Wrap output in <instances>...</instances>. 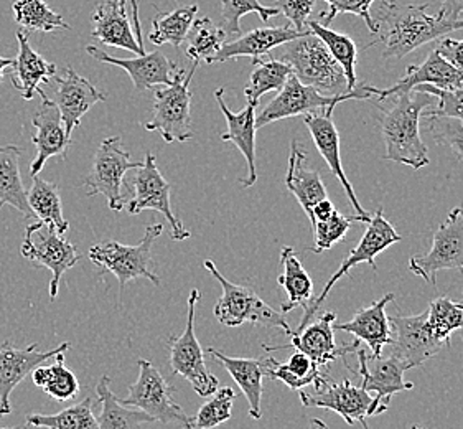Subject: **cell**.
<instances>
[{
  "mask_svg": "<svg viewBox=\"0 0 463 429\" xmlns=\"http://www.w3.org/2000/svg\"><path fill=\"white\" fill-rule=\"evenodd\" d=\"M429 4L401 5L392 0H383L376 10L378 40L384 58L401 60L417 48L442 38L455 30H462L463 19L447 20L427 14Z\"/></svg>",
  "mask_w": 463,
  "mask_h": 429,
  "instance_id": "6da1fadb",
  "label": "cell"
},
{
  "mask_svg": "<svg viewBox=\"0 0 463 429\" xmlns=\"http://www.w3.org/2000/svg\"><path fill=\"white\" fill-rule=\"evenodd\" d=\"M286 48L279 60L292 66L294 75L308 86H314L320 93L328 96H345L346 100L371 101L378 98L380 88L368 84H356L350 91L348 81L340 63L335 60L330 50L320 38L308 32L300 37L284 43Z\"/></svg>",
  "mask_w": 463,
  "mask_h": 429,
  "instance_id": "7a4b0ae2",
  "label": "cell"
},
{
  "mask_svg": "<svg viewBox=\"0 0 463 429\" xmlns=\"http://www.w3.org/2000/svg\"><path fill=\"white\" fill-rule=\"evenodd\" d=\"M391 98H394L391 108L380 106L381 134L386 144L383 159L404 164L414 170L426 167L429 154L420 138V118L434 104L436 96L412 90Z\"/></svg>",
  "mask_w": 463,
  "mask_h": 429,
  "instance_id": "3957f363",
  "label": "cell"
},
{
  "mask_svg": "<svg viewBox=\"0 0 463 429\" xmlns=\"http://www.w3.org/2000/svg\"><path fill=\"white\" fill-rule=\"evenodd\" d=\"M203 266L222 284V296L214 306V318L218 319L220 324L226 327H240L242 324L276 327L284 334L292 336L294 330L288 326L284 312L270 308L250 288L226 280L212 260H206Z\"/></svg>",
  "mask_w": 463,
  "mask_h": 429,
  "instance_id": "277c9868",
  "label": "cell"
},
{
  "mask_svg": "<svg viewBox=\"0 0 463 429\" xmlns=\"http://www.w3.org/2000/svg\"><path fill=\"white\" fill-rule=\"evenodd\" d=\"M164 232V224H148L144 238L137 244L129 246L114 240L98 243L88 252L90 262L96 264L101 272H111L118 281L121 291L132 280L152 281L160 286V278L152 270V246Z\"/></svg>",
  "mask_w": 463,
  "mask_h": 429,
  "instance_id": "5b68a950",
  "label": "cell"
},
{
  "mask_svg": "<svg viewBox=\"0 0 463 429\" xmlns=\"http://www.w3.org/2000/svg\"><path fill=\"white\" fill-rule=\"evenodd\" d=\"M200 62H194L190 72L180 68L174 83L167 88L156 90V103L152 119L144 122V129L158 132L165 142H188L194 139L192 128V91L190 83L194 80Z\"/></svg>",
  "mask_w": 463,
  "mask_h": 429,
  "instance_id": "8992f818",
  "label": "cell"
},
{
  "mask_svg": "<svg viewBox=\"0 0 463 429\" xmlns=\"http://www.w3.org/2000/svg\"><path fill=\"white\" fill-rule=\"evenodd\" d=\"M137 364L139 377L128 388V396L119 398L122 405L139 408L158 423L192 429V418L174 400L175 386L146 358H140Z\"/></svg>",
  "mask_w": 463,
  "mask_h": 429,
  "instance_id": "52a82bcc",
  "label": "cell"
},
{
  "mask_svg": "<svg viewBox=\"0 0 463 429\" xmlns=\"http://www.w3.org/2000/svg\"><path fill=\"white\" fill-rule=\"evenodd\" d=\"M200 300V291L194 288L188 298L185 330L180 336L168 338L170 367L174 375L184 377L194 386L196 395L212 396L220 388V380L214 377L204 364L203 348L195 334V310Z\"/></svg>",
  "mask_w": 463,
  "mask_h": 429,
  "instance_id": "ba28073f",
  "label": "cell"
},
{
  "mask_svg": "<svg viewBox=\"0 0 463 429\" xmlns=\"http://www.w3.org/2000/svg\"><path fill=\"white\" fill-rule=\"evenodd\" d=\"M402 242V236L396 232V228L386 220L384 216V210L378 208V212L371 216L370 222H368V228L362 236L360 243L353 248L350 254L345 258V262H342V266L338 270L335 271L334 276L330 280L326 281L324 291L318 294V298L312 299V302L307 306L304 310V316L300 319V324L298 329L306 327L314 316L317 314V310L320 309V306L324 304L330 291L334 290L335 284L338 281L342 280L343 276H346L352 268L358 266V264H370L373 270H378L374 258L380 254V253L388 250L392 244ZM297 329V330H298Z\"/></svg>",
  "mask_w": 463,
  "mask_h": 429,
  "instance_id": "9c48e42d",
  "label": "cell"
},
{
  "mask_svg": "<svg viewBox=\"0 0 463 429\" xmlns=\"http://www.w3.org/2000/svg\"><path fill=\"white\" fill-rule=\"evenodd\" d=\"M132 186L134 196L126 202L124 210L129 214H139L146 210H156L167 218L170 226V238L174 242H185L192 234L186 230L182 220L176 218L170 204V184L160 174L157 160L152 152L146 154V159L136 168V174L126 187Z\"/></svg>",
  "mask_w": 463,
  "mask_h": 429,
  "instance_id": "30bf717a",
  "label": "cell"
},
{
  "mask_svg": "<svg viewBox=\"0 0 463 429\" xmlns=\"http://www.w3.org/2000/svg\"><path fill=\"white\" fill-rule=\"evenodd\" d=\"M22 256L28 262H35L52 271L50 281V298H58L60 282L66 271L71 270L74 264L83 260V254L78 252L76 244L68 242L63 234H56L42 222L28 224L24 242L20 246Z\"/></svg>",
  "mask_w": 463,
  "mask_h": 429,
  "instance_id": "8fae6325",
  "label": "cell"
},
{
  "mask_svg": "<svg viewBox=\"0 0 463 429\" xmlns=\"http://www.w3.org/2000/svg\"><path fill=\"white\" fill-rule=\"evenodd\" d=\"M142 162H134L130 154L122 146L121 136L108 138L101 142L99 149L94 154L93 166L84 180V186L90 188L88 195L106 196L108 205L114 212H122L126 206L124 176L139 167Z\"/></svg>",
  "mask_w": 463,
  "mask_h": 429,
  "instance_id": "7c38bea8",
  "label": "cell"
},
{
  "mask_svg": "<svg viewBox=\"0 0 463 429\" xmlns=\"http://www.w3.org/2000/svg\"><path fill=\"white\" fill-rule=\"evenodd\" d=\"M463 271V208L450 210L444 224L434 232L432 246L426 254H416L409 262V271L437 286V272Z\"/></svg>",
  "mask_w": 463,
  "mask_h": 429,
  "instance_id": "4fadbf2b",
  "label": "cell"
},
{
  "mask_svg": "<svg viewBox=\"0 0 463 429\" xmlns=\"http://www.w3.org/2000/svg\"><path fill=\"white\" fill-rule=\"evenodd\" d=\"M356 355L360 364L358 374L362 375V388L368 393H374L368 418L388 411L391 398L396 393L409 392L414 388L412 383L404 380V372L408 367L396 355L374 357L366 354L362 348L356 350Z\"/></svg>",
  "mask_w": 463,
  "mask_h": 429,
  "instance_id": "5bb4252c",
  "label": "cell"
},
{
  "mask_svg": "<svg viewBox=\"0 0 463 429\" xmlns=\"http://www.w3.org/2000/svg\"><path fill=\"white\" fill-rule=\"evenodd\" d=\"M314 390L304 392L300 390V402L306 408H324L335 411L346 421V424L360 423L363 426L368 418L373 396L371 393L363 390L362 385L356 386L350 380L335 383L322 374L316 382L312 383Z\"/></svg>",
  "mask_w": 463,
  "mask_h": 429,
  "instance_id": "9a60e30c",
  "label": "cell"
},
{
  "mask_svg": "<svg viewBox=\"0 0 463 429\" xmlns=\"http://www.w3.org/2000/svg\"><path fill=\"white\" fill-rule=\"evenodd\" d=\"M348 101L345 96H328L320 93L314 86L304 84L294 73L288 76L286 84L278 91V96L269 101L268 106L256 114V128L260 129L272 122L288 119L296 116H306L308 112H334L336 104Z\"/></svg>",
  "mask_w": 463,
  "mask_h": 429,
  "instance_id": "2e32d148",
  "label": "cell"
},
{
  "mask_svg": "<svg viewBox=\"0 0 463 429\" xmlns=\"http://www.w3.org/2000/svg\"><path fill=\"white\" fill-rule=\"evenodd\" d=\"M390 322L392 355H396L408 370L426 364L429 358L447 347L434 336L427 320V310L417 316H394L390 318Z\"/></svg>",
  "mask_w": 463,
  "mask_h": 429,
  "instance_id": "e0dca14e",
  "label": "cell"
},
{
  "mask_svg": "<svg viewBox=\"0 0 463 429\" xmlns=\"http://www.w3.org/2000/svg\"><path fill=\"white\" fill-rule=\"evenodd\" d=\"M55 91L53 98H48L55 104L65 122L66 134L71 138L74 129L80 128L84 114L96 103L108 100L106 93L99 91L88 78L78 75L73 68H66L63 75L53 76Z\"/></svg>",
  "mask_w": 463,
  "mask_h": 429,
  "instance_id": "ac0fdd59",
  "label": "cell"
},
{
  "mask_svg": "<svg viewBox=\"0 0 463 429\" xmlns=\"http://www.w3.org/2000/svg\"><path fill=\"white\" fill-rule=\"evenodd\" d=\"M70 347L71 344L65 342L48 352H42L38 350V344H32L27 348H15L10 342L0 346V418H5L12 413L10 396L17 385L24 382L35 367L45 364L55 355L65 354Z\"/></svg>",
  "mask_w": 463,
  "mask_h": 429,
  "instance_id": "d6986e66",
  "label": "cell"
},
{
  "mask_svg": "<svg viewBox=\"0 0 463 429\" xmlns=\"http://www.w3.org/2000/svg\"><path fill=\"white\" fill-rule=\"evenodd\" d=\"M42 98V104L32 118V124L35 128V134L32 138L33 146L37 148V156L30 164V176H38L43 166L52 157H63L66 159V150L71 144V138L66 134L65 122L55 104L48 100L40 88L38 93Z\"/></svg>",
  "mask_w": 463,
  "mask_h": 429,
  "instance_id": "ffe728a7",
  "label": "cell"
},
{
  "mask_svg": "<svg viewBox=\"0 0 463 429\" xmlns=\"http://www.w3.org/2000/svg\"><path fill=\"white\" fill-rule=\"evenodd\" d=\"M336 314L326 310L316 322H308L306 327L292 332L290 346L298 352L308 355L318 367H328L335 360L343 358L348 354H356L360 348V340L354 338L352 344L338 347L335 342L334 324Z\"/></svg>",
  "mask_w": 463,
  "mask_h": 429,
  "instance_id": "44dd1931",
  "label": "cell"
},
{
  "mask_svg": "<svg viewBox=\"0 0 463 429\" xmlns=\"http://www.w3.org/2000/svg\"><path fill=\"white\" fill-rule=\"evenodd\" d=\"M86 52L93 56L94 60L108 63V65L119 66L124 72H128L134 86L139 91L154 90L156 86H168L174 83L176 73L180 72V66L168 60L162 52H152L144 53L137 58H114L106 53L104 50L94 45H88Z\"/></svg>",
  "mask_w": 463,
  "mask_h": 429,
  "instance_id": "7402d4cb",
  "label": "cell"
},
{
  "mask_svg": "<svg viewBox=\"0 0 463 429\" xmlns=\"http://www.w3.org/2000/svg\"><path fill=\"white\" fill-rule=\"evenodd\" d=\"M214 98L226 118L228 131L222 132L220 139L222 142H232L248 162V176L241 178V186L250 188L258 182V167H256V108L258 104L246 103L240 112H232L224 103V88L214 91Z\"/></svg>",
  "mask_w": 463,
  "mask_h": 429,
  "instance_id": "603a6c76",
  "label": "cell"
},
{
  "mask_svg": "<svg viewBox=\"0 0 463 429\" xmlns=\"http://www.w3.org/2000/svg\"><path fill=\"white\" fill-rule=\"evenodd\" d=\"M98 42L106 47L121 48L136 55L147 53L140 48L128 12V0H104L98 4L93 15V32Z\"/></svg>",
  "mask_w": 463,
  "mask_h": 429,
  "instance_id": "cb8c5ba5",
  "label": "cell"
},
{
  "mask_svg": "<svg viewBox=\"0 0 463 429\" xmlns=\"http://www.w3.org/2000/svg\"><path fill=\"white\" fill-rule=\"evenodd\" d=\"M306 124L317 149L322 154L326 166L334 172L335 177L340 180L343 190H345L346 196L350 198L356 214L370 216V214L363 208L360 200L356 198L353 186L346 177V174H345L342 152H340V134H338V129L335 126L334 114L330 111H322V114H310L308 112V114H306Z\"/></svg>",
  "mask_w": 463,
  "mask_h": 429,
  "instance_id": "d4e9b609",
  "label": "cell"
},
{
  "mask_svg": "<svg viewBox=\"0 0 463 429\" xmlns=\"http://www.w3.org/2000/svg\"><path fill=\"white\" fill-rule=\"evenodd\" d=\"M394 300V294H386L380 300L373 302L368 308L354 312L352 320L345 324H334L335 330L352 334L360 342L370 347L371 355L380 357L383 348L392 342V327L386 316V306Z\"/></svg>",
  "mask_w": 463,
  "mask_h": 429,
  "instance_id": "484cf974",
  "label": "cell"
},
{
  "mask_svg": "<svg viewBox=\"0 0 463 429\" xmlns=\"http://www.w3.org/2000/svg\"><path fill=\"white\" fill-rule=\"evenodd\" d=\"M420 84H430L436 88L462 86L463 70L455 68L437 50H434L420 65L408 66L406 75L402 76L398 83L392 84L386 90H380L378 100L384 101L394 94L408 93Z\"/></svg>",
  "mask_w": 463,
  "mask_h": 429,
  "instance_id": "4316f807",
  "label": "cell"
},
{
  "mask_svg": "<svg viewBox=\"0 0 463 429\" xmlns=\"http://www.w3.org/2000/svg\"><path fill=\"white\" fill-rule=\"evenodd\" d=\"M19 53L14 58L12 65V84L20 91L25 101L33 100L42 84H48L56 75L55 63H50L28 42L27 30L17 32Z\"/></svg>",
  "mask_w": 463,
  "mask_h": 429,
  "instance_id": "83f0119b",
  "label": "cell"
},
{
  "mask_svg": "<svg viewBox=\"0 0 463 429\" xmlns=\"http://www.w3.org/2000/svg\"><path fill=\"white\" fill-rule=\"evenodd\" d=\"M298 32L292 25H284V27H262L254 28L241 37L222 43L220 52L213 56L212 63H224L228 60H236L241 56H250V58H262L269 55L274 48L282 47L294 38L300 37L307 33Z\"/></svg>",
  "mask_w": 463,
  "mask_h": 429,
  "instance_id": "f1b7e54d",
  "label": "cell"
},
{
  "mask_svg": "<svg viewBox=\"0 0 463 429\" xmlns=\"http://www.w3.org/2000/svg\"><path fill=\"white\" fill-rule=\"evenodd\" d=\"M306 150L300 149L298 142L292 140L290 156H288L286 187L296 195L300 206L304 208L308 220L312 218V208L326 198V188L318 170H312L306 166Z\"/></svg>",
  "mask_w": 463,
  "mask_h": 429,
  "instance_id": "f546056e",
  "label": "cell"
},
{
  "mask_svg": "<svg viewBox=\"0 0 463 429\" xmlns=\"http://www.w3.org/2000/svg\"><path fill=\"white\" fill-rule=\"evenodd\" d=\"M208 352L226 368L232 380L238 383L250 405V416L260 420L262 410V382H264V358H238L222 354L216 348H208Z\"/></svg>",
  "mask_w": 463,
  "mask_h": 429,
  "instance_id": "4dcf8cb0",
  "label": "cell"
},
{
  "mask_svg": "<svg viewBox=\"0 0 463 429\" xmlns=\"http://www.w3.org/2000/svg\"><path fill=\"white\" fill-rule=\"evenodd\" d=\"M22 152L24 150L14 144L0 148V210L5 205L14 206L24 216L35 218L28 205L27 190L20 176Z\"/></svg>",
  "mask_w": 463,
  "mask_h": 429,
  "instance_id": "1f68e13d",
  "label": "cell"
},
{
  "mask_svg": "<svg viewBox=\"0 0 463 429\" xmlns=\"http://www.w3.org/2000/svg\"><path fill=\"white\" fill-rule=\"evenodd\" d=\"M280 264L282 274L278 278L279 286L288 292V300L280 306V312L288 314L296 308L306 309L314 299V282L304 270L294 248H282Z\"/></svg>",
  "mask_w": 463,
  "mask_h": 429,
  "instance_id": "d6a6232c",
  "label": "cell"
},
{
  "mask_svg": "<svg viewBox=\"0 0 463 429\" xmlns=\"http://www.w3.org/2000/svg\"><path fill=\"white\" fill-rule=\"evenodd\" d=\"M96 393L101 403V415L96 418L99 429H134L156 421L139 408L132 410V406L122 405L121 400L112 393L111 378L108 375H102L101 380L96 385Z\"/></svg>",
  "mask_w": 463,
  "mask_h": 429,
  "instance_id": "836d02e7",
  "label": "cell"
},
{
  "mask_svg": "<svg viewBox=\"0 0 463 429\" xmlns=\"http://www.w3.org/2000/svg\"><path fill=\"white\" fill-rule=\"evenodd\" d=\"M27 200L33 216L40 218L42 224L53 228L60 234H65L70 230V224L63 216L61 198L55 184L33 176L32 187L27 192Z\"/></svg>",
  "mask_w": 463,
  "mask_h": 429,
  "instance_id": "e575fe53",
  "label": "cell"
},
{
  "mask_svg": "<svg viewBox=\"0 0 463 429\" xmlns=\"http://www.w3.org/2000/svg\"><path fill=\"white\" fill-rule=\"evenodd\" d=\"M252 73L250 76V81L244 88V96L248 103L258 104L260 106V98L270 91H279L288 76L292 75V66L278 60V58H254L252 60Z\"/></svg>",
  "mask_w": 463,
  "mask_h": 429,
  "instance_id": "d590c367",
  "label": "cell"
},
{
  "mask_svg": "<svg viewBox=\"0 0 463 429\" xmlns=\"http://www.w3.org/2000/svg\"><path fill=\"white\" fill-rule=\"evenodd\" d=\"M198 14V5H186L178 7L172 12H160L152 20V28L148 32V40L154 45L170 43L172 47L180 50L185 42L186 33L192 27L194 20Z\"/></svg>",
  "mask_w": 463,
  "mask_h": 429,
  "instance_id": "8d00e7d4",
  "label": "cell"
},
{
  "mask_svg": "<svg viewBox=\"0 0 463 429\" xmlns=\"http://www.w3.org/2000/svg\"><path fill=\"white\" fill-rule=\"evenodd\" d=\"M25 426L28 428L52 429H98L94 416V400L86 396L81 402L74 403L55 415H27Z\"/></svg>",
  "mask_w": 463,
  "mask_h": 429,
  "instance_id": "74e56055",
  "label": "cell"
},
{
  "mask_svg": "<svg viewBox=\"0 0 463 429\" xmlns=\"http://www.w3.org/2000/svg\"><path fill=\"white\" fill-rule=\"evenodd\" d=\"M307 28L324 42L330 53L334 55L335 60L340 63L345 72L346 81H348V90L353 91L358 84L356 80V58H358V50L352 38L343 35L340 32H335L330 27H325L318 20H308Z\"/></svg>",
  "mask_w": 463,
  "mask_h": 429,
  "instance_id": "f35d334b",
  "label": "cell"
},
{
  "mask_svg": "<svg viewBox=\"0 0 463 429\" xmlns=\"http://www.w3.org/2000/svg\"><path fill=\"white\" fill-rule=\"evenodd\" d=\"M226 33L220 25H216L213 20L204 19L194 20L192 27L186 33L185 53L192 62H206L212 65L213 56L220 52Z\"/></svg>",
  "mask_w": 463,
  "mask_h": 429,
  "instance_id": "ab89813d",
  "label": "cell"
},
{
  "mask_svg": "<svg viewBox=\"0 0 463 429\" xmlns=\"http://www.w3.org/2000/svg\"><path fill=\"white\" fill-rule=\"evenodd\" d=\"M14 17L24 30H37L43 33H53L55 30H70L60 14L50 9L45 0H17L14 5Z\"/></svg>",
  "mask_w": 463,
  "mask_h": 429,
  "instance_id": "60d3db41",
  "label": "cell"
},
{
  "mask_svg": "<svg viewBox=\"0 0 463 429\" xmlns=\"http://www.w3.org/2000/svg\"><path fill=\"white\" fill-rule=\"evenodd\" d=\"M427 320L434 336L450 347V336L463 327V304L449 298L434 299L427 309Z\"/></svg>",
  "mask_w": 463,
  "mask_h": 429,
  "instance_id": "b9f144b4",
  "label": "cell"
},
{
  "mask_svg": "<svg viewBox=\"0 0 463 429\" xmlns=\"http://www.w3.org/2000/svg\"><path fill=\"white\" fill-rule=\"evenodd\" d=\"M236 400V392L230 386L218 388L212 398L198 410L195 418H192V429H210L220 426L232 420V402Z\"/></svg>",
  "mask_w": 463,
  "mask_h": 429,
  "instance_id": "7bdbcfd3",
  "label": "cell"
},
{
  "mask_svg": "<svg viewBox=\"0 0 463 429\" xmlns=\"http://www.w3.org/2000/svg\"><path fill=\"white\" fill-rule=\"evenodd\" d=\"M258 14L262 22L279 15L276 7H266L260 0H222V28L226 35L242 33L241 19L246 14Z\"/></svg>",
  "mask_w": 463,
  "mask_h": 429,
  "instance_id": "ee69618b",
  "label": "cell"
},
{
  "mask_svg": "<svg viewBox=\"0 0 463 429\" xmlns=\"http://www.w3.org/2000/svg\"><path fill=\"white\" fill-rule=\"evenodd\" d=\"M371 216H363V214H353V216H345L338 212H335L328 220L325 222H317L314 224V234H316V246L310 248L312 253H322L325 250H330L334 244L345 240L348 230L352 228L353 222H370Z\"/></svg>",
  "mask_w": 463,
  "mask_h": 429,
  "instance_id": "f6af8a7d",
  "label": "cell"
},
{
  "mask_svg": "<svg viewBox=\"0 0 463 429\" xmlns=\"http://www.w3.org/2000/svg\"><path fill=\"white\" fill-rule=\"evenodd\" d=\"M427 118V131L434 138L437 144L454 152L458 159H463V122L455 118L422 114Z\"/></svg>",
  "mask_w": 463,
  "mask_h": 429,
  "instance_id": "bcb514c9",
  "label": "cell"
},
{
  "mask_svg": "<svg viewBox=\"0 0 463 429\" xmlns=\"http://www.w3.org/2000/svg\"><path fill=\"white\" fill-rule=\"evenodd\" d=\"M50 380L43 386V392L55 398L56 402L66 403L73 400L80 393V382L76 375L66 368L63 354L55 355V362L50 365Z\"/></svg>",
  "mask_w": 463,
  "mask_h": 429,
  "instance_id": "7dc6e473",
  "label": "cell"
},
{
  "mask_svg": "<svg viewBox=\"0 0 463 429\" xmlns=\"http://www.w3.org/2000/svg\"><path fill=\"white\" fill-rule=\"evenodd\" d=\"M328 4V10L320 15V24L330 27L338 14H353L364 20L371 35L378 33V24L371 17L370 7L374 0H325Z\"/></svg>",
  "mask_w": 463,
  "mask_h": 429,
  "instance_id": "c3c4849f",
  "label": "cell"
},
{
  "mask_svg": "<svg viewBox=\"0 0 463 429\" xmlns=\"http://www.w3.org/2000/svg\"><path fill=\"white\" fill-rule=\"evenodd\" d=\"M414 90L426 91L439 100L436 110L422 114H434V116H445V118H455L463 122V84L455 88H436L430 84H420Z\"/></svg>",
  "mask_w": 463,
  "mask_h": 429,
  "instance_id": "681fc988",
  "label": "cell"
},
{
  "mask_svg": "<svg viewBox=\"0 0 463 429\" xmlns=\"http://www.w3.org/2000/svg\"><path fill=\"white\" fill-rule=\"evenodd\" d=\"M316 2L317 0H276L274 7L279 10V14L286 15L292 27L298 32H306L308 30L307 22L316 7Z\"/></svg>",
  "mask_w": 463,
  "mask_h": 429,
  "instance_id": "f907efd6",
  "label": "cell"
},
{
  "mask_svg": "<svg viewBox=\"0 0 463 429\" xmlns=\"http://www.w3.org/2000/svg\"><path fill=\"white\" fill-rule=\"evenodd\" d=\"M437 52L444 56L449 63H452L455 68L463 70V40L444 38V40L439 43Z\"/></svg>",
  "mask_w": 463,
  "mask_h": 429,
  "instance_id": "816d5d0a",
  "label": "cell"
},
{
  "mask_svg": "<svg viewBox=\"0 0 463 429\" xmlns=\"http://www.w3.org/2000/svg\"><path fill=\"white\" fill-rule=\"evenodd\" d=\"M463 14V0H440V9L437 12L439 17L447 20L460 19Z\"/></svg>",
  "mask_w": 463,
  "mask_h": 429,
  "instance_id": "f5cc1de1",
  "label": "cell"
},
{
  "mask_svg": "<svg viewBox=\"0 0 463 429\" xmlns=\"http://www.w3.org/2000/svg\"><path fill=\"white\" fill-rule=\"evenodd\" d=\"M335 212H336V210H335L334 204H332L328 198H324V200H320V202L312 208V218H310V224L314 226L317 222H325V220H328Z\"/></svg>",
  "mask_w": 463,
  "mask_h": 429,
  "instance_id": "db71d44e",
  "label": "cell"
},
{
  "mask_svg": "<svg viewBox=\"0 0 463 429\" xmlns=\"http://www.w3.org/2000/svg\"><path fill=\"white\" fill-rule=\"evenodd\" d=\"M130 4V19H132V27H134V33L136 38L139 42L140 48H144V38H142V25H140V15H139V0H129Z\"/></svg>",
  "mask_w": 463,
  "mask_h": 429,
  "instance_id": "11a10c76",
  "label": "cell"
},
{
  "mask_svg": "<svg viewBox=\"0 0 463 429\" xmlns=\"http://www.w3.org/2000/svg\"><path fill=\"white\" fill-rule=\"evenodd\" d=\"M50 374H52V370H50V365H38L35 367L33 370H32V380H33V385H37L38 388H42L43 390V386L47 385L48 380H50Z\"/></svg>",
  "mask_w": 463,
  "mask_h": 429,
  "instance_id": "9f6ffc18",
  "label": "cell"
},
{
  "mask_svg": "<svg viewBox=\"0 0 463 429\" xmlns=\"http://www.w3.org/2000/svg\"><path fill=\"white\" fill-rule=\"evenodd\" d=\"M12 65H14V58L0 56V84H2V80H4V70L5 68H12Z\"/></svg>",
  "mask_w": 463,
  "mask_h": 429,
  "instance_id": "6f0895ef",
  "label": "cell"
}]
</instances>
